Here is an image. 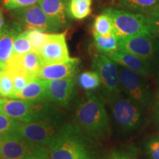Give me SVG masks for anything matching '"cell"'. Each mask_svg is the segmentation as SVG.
<instances>
[{"instance_id":"obj_27","label":"cell","mask_w":159,"mask_h":159,"mask_svg":"<svg viewBox=\"0 0 159 159\" xmlns=\"http://www.w3.org/2000/svg\"><path fill=\"white\" fill-rule=\"evenodd\" d=\"M0 95L9 98H13L14 95L13 79L5 70H0Z\"/></svg>"},{"instance_id":"obj_5","label":"cell","mask_w":159,"mask_h":159,"mask_svg":"<svg viewBox=\"0 0 159 159\" xmlns=\"http://www.w3.org/2000/svg\"><path fill=\"white\" fill-rule=\"evenodd\" d=\"M113 118L124 133H131L142 126L144 121L143 109L119 94L107 97Z\"/></svg>"},{"instance_id":"obj_19","label":"cell","mask_w":159,"mask_h":159,"mask_svg":"<svg viewBox=\"0 0 159 159\" xmlns=\"http://www.w3.org/2000/svg\"><path fill=\"white\" fill-rule=\"evenodd\" d=\"M16 99L41 101L46 99V80L38 77L32 79Z\"/></svg>"},{"instance_id":"obj_20","label":"cell","mask_w":159,"mask_h":159,"mask_svg":"<svg viewBox=\"0 0 159 159\" xmlns=\"http://www.w3.org/2000/svg\"><path fill=\"white\" fill-rule=\"evenodd\" d=\"M119 8L146 14L159 6V0H118Z\"/></svg>"},{"instance_id":"obj_2","label":"cell","mask_w":159,"mask_h":159,"mask_svg":"<svg viewBox=\"0 0 159 159\" xmlns=\"http://www.w3.org/2000/svg\"><path fill=\"white\" fill-rule=\"evenodd\" d=\"M77 125L90 138L97 141L106 139L111 132L110 120L104 99L88 92L75 113Z\"/></svg>"},{"instance_id":"obj_37","label":"cell","mask_w":159,"mask_h":159,"mask_svg":"<svg viewBox=\"0 0 159 159\" xmlns=\"http://www.w3.org/2000/svg\"><path fill=\"white\" fill-rule=\"evenodd\" d=\"M157 82H158V84L159 85V70H158V75H157Z\"/></svg>"},{"instance_id":"obj_15","label":"cell","mask_w":159,"mask_h":159,"mask_svg":"<svg viewBox=\"0 0 159 159\" xmlns=\"http://www.w3.org/2000/svg\"><path fill=\"white\" fill-rule=\"evenodd\" d=\"M80 61L73 57L67 61L44 64L38 71L35 77L43 80H54L74 77L79 70Z\"/></svg>"},{"instance_id":"obj_30","label":"cell","mask_w":159,"mask_h":159,"mask_svg":"<svg viewBox=\"0 0 159 159\" xmlns=\"http://www.w3.org/2000/svg\"><path fill=\"white\" fill-rule=\"evenodd\" d=\"M144 15L146 16L150 22L151 34L159 41V6Z\"/></svg>"},{"instance_id":"obj_31","label":"cell","mask_w":159,"mask_h":159,"mask_svg":"<svg viewBox=\"0 0 159 159\" xmlns=\"http://www.w3.org/2000/svg\"><path fill=\"white\" fill-rule=\"evenodd\" d=\"M145 150L150 159H159V136L149 139L145 144Z\"/></svg>"},{"instance_id":"obj_7","label":"cell","mask_w":159,"mask_h":159,"mask_svg":"<svg viewBox=\"0 0 159 159\" xmlns=\"http://www.w3.org/2000/svg\"><path fill=\"white\" fill-rule=\"evenodd\" d=\"M117 50L131 53L159 70V41L152 35H138L119 39Z\"/></svg>"},{"instance_id":"obj_12","label":"cell","mask_w":159,"mask_h":159,"mask_svg":"<svg viewBox=\"0 0 159 159\" xmlns=\"http://www.w3.org/2000/svg\"><path fill=\"white\" fill-rule=\"evenodd\" d=\"M44 65L41 55L34 50L24 55H12L7 61L5 71L9 75L21 73L31 77H35L38 71Z\"/></svg>"},{"instance_id":"obj_25","label":"cell","mask_w":159,"mask_h":159,"mask_svg":"<svg viewBox=\"0 0 159 159\" xmlns=\"http://www.w3.org/2000/svg\"><path fill=\"white\" fill-rule=\"evenodd\" d=\"M27 31L33 50L39 54L43 46L50 37L51 33H46V32L39 30H28Z\"/></svg>"},{"instance_id":"obj_10","label":"cell","mask_w":159,"mask_h":159,"mask_svg":"<svg viewBox=\"0 0 159 159\" xmlns=\"http://www.w3.org/2000/svg\"><path fill=\"white\" fill-rule=\"evenodd\" d=\"M92 68L99 75L106 97L121 94L118 65L104 55H94Z\"/></svg>"},{"instance_id":"obj_23","label":"cell","mask_w":159,"mask_h":159,"mask_svg":"<svg viewBox=\"0 0 159 159\" xmlns=\"http://www.w3.org/2000/svg\"><path fill=\"white\" fill-rule=\"evenodd\" d=\"M93 35L95 47L102 55H106L118 49L119 41L115 35L109 36H100L96 34Z\"/></svg>"},{"instance_id":"obj_18","label":"cell","mask_w":159,"mask_h":159,"mask_svg":"<svg viewBox=\"0 0 159 159\" xmlns=\"http://www.w3.org/2000/svg\"><path fill=\"white\" fill-rule=\"evenodd\" d=\"M21 27L19 23L6 25L0 30V69L5 70L7 61L13 55L15 38L21 33Z\"/></svg>"},{"instance_id":"obj_39","label":"cell","mask_w":159,"mask_h":159,"mask_svg":"<svg viewBox=\"0 0 159 159\" xmlns=\"http://www.w3.org/2000/svg\"><path fill=\"white\" fill-rule=\"evenodd\" d=\"M115 1H116V0H112V2H114Z\"/></svg>"},{"instance_id":"obj_1","label":"cell","mask_w":159,"mask_h":159,"mask_svg":"<svg viewBox=\"0 0 159 159\" xmlns=\"http://www.w3.org/2000/svg\"><path fill=\"white\" fill-rule=\"evenodd\" d=\"M91 138L77 124H63L48 144L50 159H102Z\"/></svg>"},{"instance_id":"obj_38","label":"cell","mask_w":159,"mask_h":159,"mask_svg":"<svg viewBox=\"0 0 159 159\" xmlns=\"http://www.w3.org/2000/svg\"><path fill=\"white\" fill-rule=\"evenodd\" d=\"M2 136H0V149H1L2 146Z\"/></svg>"},{"instance_id":"obj_22","label":"cell","mask_w":159,"mask_h":159,"mask_svg":"<svg viewBox=\"0 0 159 159\" xmlns=\"http://www.w3.org/2000/svg\"><path fill=\"white\" fill-rule=\"evenodd\" d=\"M93 34L100 36H109L114 35V24L112 19L106 12L103 11L95 18L93 24Z\"/></svg>"},{"instance_id":"obj_9","label":"cell","mask_w":159,"mask_h":159,"mask_svg":"<svg viewBox=\"0 0 159 159\" xmlns=\"http://www.w3.org/2000/svg\"><path fill=\"white\" fill-rule=\"evenodd\" d=\"M2 138L0 159H26L34 156H49L47 147L30 142L16 132L5 135Z\"/></svg>"},{"instance_id":"obj_6","label":"cell","mask_w":159,"mask_h":159,"mask_svg":"<svg viewBox=\"0 0 159 159\" xmlns=\"http://www.w3.org/2000/svg\"><path fill=\"white\" fill-rule=\"evenodd\" d=\"M61 126L60 116L54 111L31 122H19L16 132L30 142L47 146Z\"/></svg>"},{"instance_id":"obj_24","label":"cell","mask_w":159,"mask_h":159,"mask_svg":"<svg viewBox=\"0 0 159 159\" xmlns=\"http://www.w3.org/2000/svg\"><path fill=\"white\" fill-rule=\"evenodd\" d=\"M77 83L85 91H93L101 85L99 75L95 71H86L78 76Z\"/></svg>"},{"instance_id":"obj_33","label":"cell","mask_w":159,"mask_h":159,"mask_svg":"<svg viewBox=\"0 0 159 159\" xmlns=\"http://www.w3.org/2000/svg\"><path fill=\"white\" fill-rule=\"evenodd\" d=\"M108 159H138L133 152L125 150H112L109 153Z\"/></svg>"},{"instance_id":"obj_11","label":"cell","mask_w":159,"mask_h":159,"mask_svg":"<svg viewBox=\"0 0 159 159\" xmlns=\"http://www.w3.org/2000/svg\"><path fill=\"white\" fill-rule=\"evenodd\" d=\"M13 16L20 25L29 30H39L43 32H57V29L39 5L11 11Z\"/></svg>"},{"instance_id":"obj_8","label":"cell","mask_w":159,"mask_h":159,"mask_svg":"<svg viewBox=\"0 0 159 159\" xmlns=\"http://www.w3.org/2000/svg\"><path fill=\"white\" fill-rule=\"evenodd\" d=\"M121 89L130 100L143 110L150 108L152 95L145 78L134 71L118 65Z\"/></svg>"},{"instance_id":"obj_29","label":"cell","mask_w":159,"mask_h":159,"mask_svg":"<svg viewBox=\"0 0 159 159\" xmlns=\"http://www.w3.org/2000/svg\"><path fill=\"white\" fill-rule=\"evenodd\" d=\"M10 75H11L12 79H13V85H14V95H13V99L16 98L18 95L25 88L27 83L32 79L35 78V77H29L26 75L21 74V73H14V74H11Z\"/></svg>"},{"instance_id":"obj_4","label":"cell","mask_w":159,"mask_h":159,"mask_svg":"<svg viewBox=\"0 0 159 159\" xmlns=\"http://www.w3.org/2000/svg\"><path fill=\"white\" fill-rule=\"evenodd\" d=\"M112 19L114 35L121 39L138 35H152L149 20L144 14L114 7L105 9Z\"/></svg>"},{"instance_id":"obj_34","label":"cell","mask_w":159,"mask_h":159,"mask_svg":"<svg viewBox=\"0 0 159 159\" xmlns=\"http://www.w3.org/2000/svg\"><path fill=\"white\" fill-rule=\"evenodd\" d=\"M154 114L155 119H156V122L159 125V89L156 93V97H155Z\"/></svg>"},{"instance_id":"obj_14","label":"cell","mask_w":159,"mask_h":159,"mask_svg":"<svg viewBox=\"0 0 159 159\" xmlns=\"http://www.w3.org/2000/svg\"><path fill=\"white\" fill-rule=\"evenodd\" d=\"M39 55L44 64L64 62L70 60L68 46L66 41V33H51L50 37Z\"/></svg>"},{"instance_id":"obj_13","label":"cell","mask_w":159,"mask_h":159,"mask_svg":"<svg viewBox=\"0 0 159 159\" xmlns=\"http://www.w3.org/2000/svg\"><path fill=\"white\" fill-rule=\"evenodd\" d=\"M75 80L74 77L46 80V99L61 106H68L74 97Z\"/></svg>"},{"instance_id":"obj_21","label":"cell","mask_w":159,"mask_h":159,"mask_svg":"<svg viewBox=\"0 0 159 159\" xmlns=\"http://www.w3.org/2000/svg\"><path fill=\"white\" fill-rule=\"evenodd\" d=\"M93 0H69L68 11L71 19L83 20L92 12Z\"/></svg>"},{"instance_id":"obj_28","label":"cell","mask_w":159,"mask_h":159,"mask_svg":"<svg viewBox=\"0 0 159 159\" xmlns=\"http://www.w3.org/2000/svg\"><path fill=\"white\" fill-rule=\"evenodd\" d=\"M20 121L15 120L0 111V136L16 132Z\"/></svg>"},{"instance_id":"obj_3","label":"cell","mask_w":159,"mask_h":159,"mask_svg":"<svg viewBox=\"0 0 159 159\" xmlns=\"http://www.w3.org/2000/svg\"><path fill=\"white\" fill-rule=\"evenodd\" d=\"M47 99L28 101L21 99L0 98V111L20 122H29L55 111Z\"/></svg>"},{"instance_id":"obj_35","label":"cell","mask_w":159,"mask_h":159,"mask_svg":"<svg viewBox=\"0 0 159 159\" xmlns=\"http://www.w3.org/2000/svg\"><path fill=\"white\" fill-rule=\"evenodd\" d=\"M4 23H5V20H4V16L2 11L0 10V30L4 27Z\"/></svg>"},{"instance_id":"obj_16","label":"cell","mask_w":159,"mask_h":159,"mask_svg":"<svg viewBox=\"0 0 159 159\" xmlns=\"http://www.w3.org/2000/svg\"><path fill=\"white\" fill-rule=\"evenodd\" d=\"M39 5L57 29H62L69 25V0H41Z\"/></svg>"},{"instance_id":"obj_17","label":"cell","mask_w":159,"mask_h":159,"mask_svg":"<svg viewBox=\"0 0 159 159\" xmlns=\"http://www.w3.org/2000/svg\"><path fill=\"white\" fill-rule=\"evenodd\" d=\"M105 56L112 60L117 65L134 71L144 78L150 77L155 72L154 69L146 61L131 53L116 50Z\"/></svg>"},{"instance_id":"obj_26","label":"cell","mask_w":159,"mask_h":159,"mask_svg":"<svg viewBox=\"0 0 159 159\" xmlns=\"http://www.w3.org/2000/svg\"><path fill=\"white\" fill-rule=\"evenodd\" d=\"M31 50H33V48L28 39L27 31L21 32L14 39L13 55H24Z\"/></svg>"},{"instance_id":"obj_36","label":"cell","mask_w":159,"mask_h":159,"mask_svg":"<svg viewBox=\"0 0 159 159\" xmlns=\"http://www.w3.org/2000/svg\"><path fill=\"white\" fill-rule=\"evenodd\" d=\"M26 159H50L49 156H34L29 157Z\"/></svg>"},{"instance_id":"obj_32","label":"cell","mask_w":159,"mask_h":159,"mask_svg":"<svg viewBox=\"0 0 159 159\" xmlns=\"http://www.w3.org/2000/svg\"><path fill=\"white\" fill-rule=\"evenodd\" d=\"M41 0H3V5L9 11L27 7L39 3Z\"/></svg>"}]
</instances>
